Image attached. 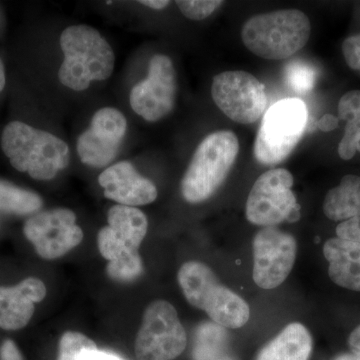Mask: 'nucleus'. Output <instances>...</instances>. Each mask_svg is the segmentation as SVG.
I'll list each match as a JSON object with an SVG mask.
<instances>
[{"instance_id":"nucleus-1","label":"nucleus","mask_w":360,"mask_h":360,"mask_svg":"<svg viewBox=\"0 0 360 360\" xmlns=\"http://www.w3.org/2000/svg\"><path fill=\"white\" fill-rule=\"evenodd\" d=\"M63 59L58 71L59 82L75 91H84L92 82H103L112 75L115 54L96 28L72 25L60 37Z\"/></svg>"},{"instance_id":"nucleus-2","label":"nucleus","mask_w":360,"mask_h":360,"mask_svg":"<svg viewBox=\"0 0 360 360\" xmlns=\"http://www.w3.org/2000/svg\"><path fill=\"white\" fill-rule=\"evenodd\" d=\"M1 148L11 165L37 180L53 179L70 162V151L63 139L26 123L13 122L1 136Z\"/></svg>"},{"instance_id":"nucleus-3","label":"nucleus","mask_w":360,"mask_h":360,"mask_svg":"<svg viewBox=\"0 0 360 360\" xmlns=\"http://www.w3.org/2000/svg\"><path fill=\"white\" fill-rule=\"evenodd\" d=\"M310 32L311 25L307 14L297 9H284L250 18L241 30V39L255 56L283 60L304 47Z\"/></svg>"},{"instance_id":"nucleus-4","label":"nucleus","mask_w":360,"mask_h":360,"mask_svg":"<svg viewBox=\"0 0 360 360\" xmlns=\"http://www.w3.org/2000/svg\"><path fill=\"white\" fill-rule=\"evenodd\" d=\"M177 279L180 288L193 307L203 310L213 322L225 328H240L250 321L248 303L222 285L214 272L200 262H186Z\"/></svg>"},{"instance_id":"nucleus-5","label":"nucleus","mask_w":360,"mask_h":360,"mask_svg":"<svg viewBox=\"0 0 360 360\" xmlns=\"http://www.w3.org/2000/svg\"><path fill=\"white\" fill-rule=\"evenodd\" d=\"M239 153L238 136L220 130L200 142L181 180L187 202L200 203L212 198L231 172Z\"/></svg>"},{"instance_id":"nucleus-6","label":"nucleus","mask_w":360,"mask_h":360,"mask_svg":"<svg viewBox=\"0 0 360 360\" xmlns=\"http://www.w3.org/2000/svg\"><path fill=\"white\" fill-rule=\"evenodd\" d=\"M309 120L307 104L285 98L264 113L255 143V156L264 165H276L292 153L302 139Z\"/></svg>"},{"instance_id":"nucleus-7","label":"nucleus","mask_w":360,"mask_h":360,"mask_svg":"<svg viewBox=\"0 0 360 360\" xmlns=\"http://www.w3.org/2000/svg\"><path fill=\"white\" fill-rule=\"evenodd\" d=\"M186 345V329L174 305L167 300L151 302L135 338L136 360H174Z\"/></svg>"},{"instance_id":"nucleus-8","label":"nucleus","mask_w":360,"mask_h":360,"mask_svg":"<svg viewBox=\"0 0 360 360\" xmlns=\"http://www.w3.org/2000/svg\"><path fill=\"white\" fill-rule=\"evenodd\" d=\"M292 174L283 168L269 170L258 177L246 202V219L259 226L274 227L284 221H297L300 206L293 186Z\"/></svg>"},{"instance_id":"nucleus-9","label":"nucleus","mask_w":360,"mask_h":360,"mask_svg":"<svg viewBox=\"0 0 360 360\" xmlns=\"http://www.w3.org/2000/svg\"><path fill=\"white\" fill-rule=\"evenodd\" d=\"M212 94L219 110L241 124L257 122L266 110L264 85L245 71H225L215 75Z\"/></svg>"},{"instance_id":"nucleus-10","label":"nucleus","mask_w":360,"mask_h":360,"mask_svg":"<svg viewBox=\"0 0 360 360\" xmlns=\"http://www.w3.org/2000/svg\"><path fill=\"white\" fill-rule=\"evenodd\" d=\"M25 238L40 257L58 259L84 240V231L77 224V215L68 208H54L37 213L23 226Z\"/></svg>"},{"instance_id":"nucleus-11","label":"nucleus","mask_w":360,"mask_h":360,"mask_svg":"<svg viewBox=\"0 0 360 360\" xmlns=\"http://www.w3.org/2000/svg\"><path fill=\"white\" fill-rule=\"evenodd\" d=\"M176 89L174 63L165 54H155L149 61L148 77L130 92V105L143 120L158 122L174 110Z\"/></svg>"},{"instance_id":"nucleus-12","label":"nucleus","mask_w":360,"mask_h":360,"mask_svg":"<svg viewBox=\"0 0 360 360\" xmlns=\"http://www.w3.org/2000/svg\"><path fill=\"white\" fill-rule=\"evenodd\" d=\"M297 245L295 238L276 229L264 227L253 239V281L264 290L284 283L295 265Z\"/></svg>"},{"instance_id":"nucleus-13","label":"nucleus","mask_w":360,"mask_h":360,"mask_svg":"<svg viewBox=\"0 0 360 360\" xmlns=\"http://www.w3.org/2000/svg\"><path fill=\"white\" fill-rule=\"evenodd\" d=\"M127 131V120L120 110L103 108L92 117L89 129L78 137L80 160L89 167L101 168L115 160Z\"/></svg>"},{"instance_id":"nucleus-14","label":"nucleus","mask_w":360,"mask_h":360,"mask_svg":"<svg viewBox=\"0 0 360 360\" xmlns=\"http://www.w3.org/2000/svg\"><path fill=\"white\" fill-rule=\"evenodd\" d=\"M108 226L97 234L99 252L108 262L122 255L137 252L148 229V220L143 212L132 206L116 205L108 215Z\"/></svg>"},{"instance_id":"nucleus-15","label":"nucleus","mask_w":360,"mask_h":360,"mask_svg":"<svg viewBox=\"0 0 360 360\" xmlns=\"http://www.w3.org/2000/svg\"><path fill=\"white\" fill-rule=\"evenodd\" d=\"M98 184L104 189V196L118 205L136 207L149 205L158 198L155 184L139 174L129 161L106 168L99 175Z\"/></svg>"},{"instance_id":"nucleus-16","label":"nucleus","mask_w":360,"mask_h":360,"mask_svg":"<svg viewBox=\"0 0 360 360\" xmlns=\"http://www.w3.org/2000/svg\"><path fill=\"white\" fill-rule=\"evenodd\" d=\"M46 286L37 277H27L13 288L0 286V328H25L34 314L35 303L44 300Z\"/></svg>"},{"instance_id":"nucleus-17","label":"nucleus","mask_w":360,"mask_h":360,"mask_svg":"<svg viewBox=\"0 0 360 360\" xmlns=\"http://www.w3.org/2000/svg\"><path fill=\"white\" fill-rule=\"evenodd\" d=\"M331 281L340 288L360 291V245L340 238L328 239L323 246Z\"/></svg>"},{"instance_id":"nucleus-18","label":"nucleus","mask_w":360,"mask_h":360,"mask_svg":"<svg viewBox=\"0 0 360 360\" xmlns=\"http://www.w3.org/2000/svg\"><path fill=\"white\" fill-rule=\"evenodd\" d=\"M311 352L309 331L303 324L293 322L262 348L257 360H309Z\"/></svg>"},{"instance_id":"nucleus-19","label":"nucleus","mask_w":360,"mask_h":360,"mask_svg":"<svg viewBox=\"0 0 360 360\" xmlns=\"http://www.w3.org/2000/svg\"><path fill=\"white\" fill-rule=\"evenodd\" d=\"M323 212L333 221H345L360 214V177L345 175L340 186L330 189L324 198Z\"/></svg>"},{"instance_id":"nucleus-20","label":"nucleus","mask_w":360,"mask_h":360,"mask_svg":"<svg viewBox=\"0 0 360 360\" xmlns=\"http://www.w3.org/2000/svg\"><path fill=\"white\" fill-rule=\"evenodd\" d=\"M193 360H238L232 354L226 328L213 321L203 322L194 335Z\"/></svg>"},{"instance_id":"nucleus-21","label":"nucleus","mask_w":360,"mask_h":360,"mask_svg":"<svg viewBox=\"0 0 360 360\" xmlns=\"http://www.w3.org/2000/svg\"><path fill=\"white\" fill-rule=\"evenodd\" d=\"M42 200L39 194L0 180V210L26 215L39 212Z\"/></svg>"},{"instance_id":"nucleus-22","label":"nucleus","mask_w":360,"mask_h":360,"mask_svg":"<svg viewBox=\"0 0 360 360\" xmlns=\"http://www.w3.org/2000/svg\"><path fill=\"white\" fill-rule=\"evenodd\" d=\"M143 262L137 252L122 255L117 259L108 262L106 274L116 283H127L136 281L143 274Z\"/></svg>"},{"instance_id":"nucleus-23","label":"nucleus","mask_w":360,"mask_h":360,"mask_svg":"<svg viewBox=\"0 0 360 360\" xmlns=\"http://www.w3.org/2000/svg\"><path fill=\"white\" fill-rule=\"evenodd\" d=\"M284 78L291 89L297 94H305L314 89L316 72L309 63L295 59L286 65Z\"/></svg>"},{"instance_id":"nucleus-24","label":"nucleus","mask_w":360,"mask_h":360,"mask_svg":"<svg viewBox=\"0 0 360 360\" xmlns=\"http://www.w3.org/2000/svg\"><path fill=\"white\" fill-rule=\"evenodd\" d=\"M338 115L341 120L347 122L345 129L360 134V90H352L341 97Z\"/></svg>"},{"instance_id":"nucleus-25","label":"nucleus","mask_w":360,"mask_h":360,"mask_svg":"<svg viewBox=\"0 0 360 360\" xmlns=\"http://www.w3.org/2000/svg\"><path fill=\"white\" fill-rule=\"evenodd\" d=\"M94 340L77 331H66L59 340L58 360H75L84 348L94 345Z\"/></svg>"},{"instance_id":"nucleus-26","label":"nucleus","mask_w":360,"mask_h":360,"mask_svg":"<svg viewBox=\"0 0 360 360\" xmlns=\"http://www.w3.org/2000/svg\"><path fill=\"white\" fill-rule=\"evenodd\" d=\"M177 6L186 18L191 20H203L212 15L224 1L217 0H179Z\"/></svg>"},{"instance_id":"nucleus-27","label":"nucleus","mask_w":360,"mask_h":360,"mask_svg":"<svg viewBox=\"0 0 360 360\" xmlns=\"http://www.w3.org/2000/svg\"><path fill=\"white\" fill-rule=\"evenodd\" d=\"M342 53L348 66L360 71V34L352 35L345 40Z\"/></svg>"},{"instance_id":"nucleus-28","label":"nucleus","mask_w":360,"mask_h":360,"mask_svg":"<svg viewBox=\"0 0 360 360\" xmlns=\"http://www.w3.org/2000/svg\"><path fill=\"white\" fill-rule=\"evenodd\" d=\"M338 238L354 241L360 245V214L341 222L336 227Z\"/></svg>"},{"instance_id":"nucleus-29","label":"nucleus","mask_w":360,"mask_h":360,"mask_svg":"<svg viewBox=\"0 0 360 360\" xmlns=\"http://www.w3.org/2000/svg\"><path fill=\"white\" fill-rule=\"evenodd\" d=\"M75 360H125L113 352H105L97 348L96 343L84 348Z\"/></svg>"},{"instance_id":"nucleus-30","label":"nucleus","mask_w":360,"mask_h":360,"mask_svg":"<svg viewBox=\"0 0 360 360\" xmlns=\"http://www.w3.org/2000/svg\"><path fill=\"white\" fill-rule=\"evenodd\" d=\"M0 360H23L20 350L13 340H6L0 347Z\"/></svg>"},{"instance_id":"nucleus-31","label":"nucleus","mask_w":360,"mask_h":360,"mask_svg":"<svg viewBox=\"0 0 360 360\" xmlns=\"http://www.w3.org/2000/svg\"><path fill=\"white\" fill-rule=\"evenodd\" d=\"M338 125V120L335 115H326L319 120V127L322 131H331L335 129Z\"/></svg>"},{"instance_id":"nucleus-32","label":"nucleus","mask_w":360,"mask_h":360,"mask_svg":"<svg viewBox=\"0 0 360 360\" xmlns=\"http://www.w3.org/2000/svg\"><path fill=\"white\" fill-rule=\"evenodd\" d=\"M348 345L352 348V354L360 355V326L352 331L348 338Z\"/></svg>"},{"instance_id":"nucleus-33","label":"nucleus","mask_w":360,"mask_h":360,"mask_svg":"<svg viewBox=\"0 0 360 360\" xmlns=\"http://www.w3.org/2000/svg\"><path fill=\"white\" fill-rule=\"evenodd\" d=\"M139 4L155 9V11H160V9L165 8V7L169 6L170 1H167V0H141V1H139Z\"/></svg>"},{"instance_id":"nucleus-34","label":"nucleus","mask_w":360,"mask_h":360,"mask_svg":"<svg viewBox=\"0 0 360 360\" xmlns=\"http://www.w3.org/2000/svg\"><path fill=\"white\" fill-rule=\"evenodd\" d=\"M4 86H6V71H4V63L0 59V91L4 90Z\"/></svg>"},{"instance_id":"nucleus-35","label":"nucleus","mask_w":360,"mask_h":360,"mask_svg":"<svg viewBox=\"0 0 360 360\" xmlns=\"http://www.w3.org/2000/svg\"><path fill=\"white\" fill-rule=\"evenodd\" d=\"M335 360H360V355L355 354H341L336 357Z\"/></svg>"},{"instance_id":"nucleus-36","label":"nucleus","mask_w":360,"mask_h":360,"mask_svg":"<svg viewBox=\"0 0 360 360\" xmlns=\"http://www.w3.org/2000/svg\"><path fill=\"white\" fill-rule=\"evenodd\" d=\"M355 148H356V151L360 153V134H357L356 139H355Z\"/></svg>"}]
</instances>
